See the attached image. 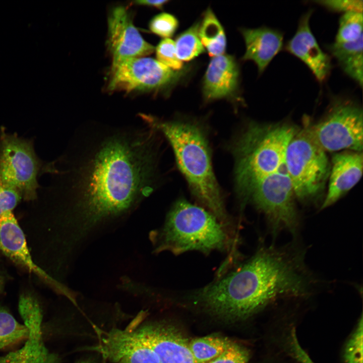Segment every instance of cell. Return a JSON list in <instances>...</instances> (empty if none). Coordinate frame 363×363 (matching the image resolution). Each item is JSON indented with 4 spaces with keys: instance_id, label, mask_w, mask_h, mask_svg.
I'll use <instances>...</instances> for the list:
<instances>
[{
    "instance_id": "1",
    "label": "cell",
    "mask_w": 363,
    "mask_h": 363,
    "mask_svg": "<svg viewBox=\"0 0 363 363\" xmlns=\"http://www.w3.org/2000/svg\"><path fill=\"white\" fill-rule=\"evenodd\" d=\"M157 131L144 126L81 125L58 167L53 188L66 200L77 238L134 210L158 186Z\"/></svg>"
},
{
    "instance_id": "2",
    "label": "cell",
    "mask_w": 363,
    "mask_h": 363,
    "mask_svg": "<svg viewBox=\"0 0 363 363\" xmlns=\"http://www.w3.org/2000/svg\"><path fill=\"white\" fill-rule=\"evenodd\" d=\"M284 282L277 267L258 252L239 268L196 291V302L215 316L236 321L279 298Z\"/></svg>"
},
{
    "instance_id": "3",
    "label": "cell",
    "mask_w": 363,
    "mask_h": 363,
    "mask_svg": "<svg viewBox=\"0 0 363 363\" xmlns=\"http://www.w3.org/2000/svg\"><path fill=\"white\" fill-rule=\"evenodd\" d=\"M139 117L145 125L165 135L193 194L222 224L225 223L227 215L223 199L201 129L191 123L165 121L149 114L140 113Z\"/></svg>"
},
{
    "instance_id": "4",
    "label": "cell",
    "mask_w": 363,
    "mask_h": 363,
    "mask_svg": "<svg viewBox=\"0 0 363 363\" xmlns=\"http://www.w3.org/2000/svg\"><path fill=\"white\" fill-rule=\"evenodd\" d=\"M295 134L293 127L285 124H253L240 135L233 150L241 196L247 198L259 181L284 165L287 146Z\"/></svg>"
},
{
    "instance_id": "5",
    "label": "cell",
    "mask_w": 363,
    "mask_h": 363,
    "mask_svg": "<svg viewBox=\"0 0 363 363\" xmlns=\"http://www.w3.org/2000/svg\"><path fill=\"white\" fill-rule=\"evenodd\" d=\"M228 237L222 224L203 208L180 200L172 207L158 236V251L174 254L223 250Z\"/></svg>"
},
{
    "instance_id": "6",
    "label": "cell",
    "mask_w": 363,
    "mask_h": 363,
    "mask_svg": "<svg viewBox=\"0 0 363 363\" xmlns=\"http://www.w3.org/2000/svg\"><path fill=\"white\" fill-rule=\"evenodd\" d=\"M285 165L293 192L301 199L317 194L330 173L325 152L305 130L295 134L289 142L285 152Z\"/></svg>"
},
{
    "instance_id": "7",
    "label": "cell",
    "mask_w": 363,
    "mask_h": 363,
    "mask_svg": "<svg viewBox=\"0 0 363 363\" xmlns=\"http://www.w3.org/2000/svg\"><path fill=\"white\" fill-rule=\"evenodd\" d=\"M320 122L305 130L325 152L362 150L363 120L361 108L350 100H338Z\"/></svg>"
},
{
    "instance_id": "8",
    "label": "cell",
    "mask_w": 363,
    "mask_h": 363,
    "mask_svg": "<svg viewBox=\"0 0 363 363\" xmlns=\"http://www.w3.org/2000/svg\"><path fill=\"white\" fill-rule=\"evenodd\" d=\"M40 166L31 141L1 130V184L17 191L25 200H33L37 196Z\"/></svg>"
},
{
    "instance_id": "9",
    "label": "cell",
    "mask_w": 363,
    "mask_h": 363,
    "mask_svg": "<svg viewBox=\"0 0 363 363\" xmlns=\"http://www.w3.org/2000/svg\"><path fill=\"white\" fill-rule=\"evenodd\" d=\"M186 73L183 69L173 70L151 57L132 58L111 65L107 88L128 93L166 91L177 85Z\"/></svg>"
},
{
    "instance_id": "10",
    "label": "cell",
    "mask_w": 363,
    "mask_h": 363,
    "mask_svg": "<svg viewBox=\"0 0 363 363\" xmlns=\"http://www.w3.org/2000/svg\"><path fill=\"white\" fill-rule=\"evenodd\" d=\"M293 193L284 163L278 170L259 181L248 197L266 215L274 231L280 227L293 231L297 225Z\"/></svg>"
},
{
    "instance_id": "11",
    "label": "cell",
    "mask_w": 363,
    "mask_h": 363,
    "mask_svg": "<svg viewBox=\"0 0 363 363\" xmlns=\"http://www.w3.org/2000/svg\"><path fill=\"white\" fill-rule=\"evenodd\" d=\"M107 26V45L112 57V65L132 58L145 57L155 50V47L143 38L125 7L117 6L111 10Z\"/></svg>"
},
{
    "instance_id": "12",
    "label": "cell",
    "mask_w": 363,
    "mask_h": 363,
    "mask_svg": "<svg viewBox=\"0 0 363 363\" xmlns=\"http://www.w3.org/2000/svg\"><path fill=\"white\" fill-rule=\"evenodd\" d=\"M97 332L99 343L94 348L105 359L113 363H160L149 345L132 330Z\"/></svg>"
},
{
    "instance_id": "13",
    "label": "cell",
    "mask_w": 363,
    "mask_h": 363,
    "mask_svg": "<svg viewBox=\"0 0 363 363\" xmlns=\"http://www.w3.org/2000/svg\"><path fill=\"white\" fill-rule=\"evenodd\" d=\"M0 250L13 262L35 274L74 304H77L73 295L65 286L33 261L24 234L12 211L6 212L0 218Z\"/></svg>"
},
{
    "instance_id": "14",
    "label": "cell",
    "mask_w": 363,
    "mask_h": 363,
    "mask_svg": "<svg viewBox=\"0 0 363 363\" xmlns=\"http://www.w3.org/2000/svg\"><path fill=\"white\" fill-rule=\"evenodd\" d=\"M132 330L149 345L160 363H196L190 341L173 326L149 323Z\"/></svg>"
},
{
    "instance_id": "15",
    "label": "cell",
    "mask_w": 363,
    "mask_h": 363,
    "mask_svg": "<svg viewBox=\"0 0 363 363\" xmlns=\"http://www.w3.org/2000/svg\"><path fill=\"white\" fill-rule=\"evenodd\" d=\"M313 10H310L300 18L293 36L285 48L301 60L311 71L317 80L323 82L329 75L332 64L329 56L320 47L310 25Z\"/></svg>"
},
{
    "instance_id": "16",
    "label": "cell",
    "mask_w": 363,
    "mask_h": 363,
    "mask_svg": "<svg viewBox=\"0 0 363 363\" xmlns=\"http://www.w3.org/2000/svg\"><path fill=\"white\" fill-rule=\"evenodd\" d=\"M239 69L233 56L212 57L204 75L202 92L206 101L235 97L239 89Z\"/></svg>"
},
{
    "instance_id": "17",
    "label": "cell",
    "mask_w": 363,
    "mask_h": 363,
    "mask_svg": "<svg viewBox=\"0 0 363 363\" xmlns=\"http://www.w3.org/2000/svg\"><path fill=\"white\" fill-rule=\"evenodd\" d=\"M327 196L321 209L336 202L360 180L362 174V152L345 151L334 154Z\"/></svg>"
},
{
    "instance_id": "18",
    "label": "cell",
    "mask_w": 363,
    "mask_h": 363,
    "mask_svg": "<svg viewBox=\"0 0 363 363\" xmlns=\"http://www.w3.org/2000/svg\"><path fill=\"white\" fill-rule=\"evenodd\" d=\"M246 51L243 60H251L256 65L258 72L262 73L277 54L282 49L283 33L267 27L241 28Z\"/></svg>"
},
{
    "instance_id": "19",
    "label": "cell",
    "mask_w": 363,
    "mask_h": 363,
    "mask_svg": "<svg viewBox=\"0 0 363 363\" xmlns=\"http://www.w3.org/2000/svg\"><path fill=\"white\" fill-rule=\"evenodd\" d=\"M42 321H31L25 325L29 336L20 349L0 356V363H58L57 355L51 353L42 338Z\"/></svg>"
},
{
    "instance_id": "20",
    "label": "cell",
    "mask_w": 363,
    "mask_h": 363,
    "mask_svg": "<svg viewBox=\"0 0 363 363\" xmlns=\"http://www.w3.org/2000/svg\"><path fill=\"white\" fill-rule=\"evenodd\" d=\"M328 49L338 64L349 77L361 87L362 85V37L342 42H334Z\"/></svg>"
},
{
    "instance_id": "21",
    "label": "cell",
    "mask_w": 363,
    "mask_h": 363,
    "mask_svg": "<svg viewBox=\"0 0 363 363\" xmlns=\"http://www.w3.org/2000/svg\"><path fill=\"white\" fill-rule=\"evenodd\" d=\"M199 35L210 56L224 53L226 48L225 31L211 8H208L204 14L201 23L199 24Z\"/></svg>"
},
{
    "instance_id": "22",
    "label": "cell",
    "mask_w": 363,
    "mask_h": 363,
    "mask_svg": "<svg viewBox=\"0 0 363 363\" xmlns=\"http://www.w3.org/2000/svg\"><path fill=\"white\" fill-rule=\"evenodd\" d=\"M227 337L218 335H210L198 337L189 341V346L196 363H208L233 343Z\"/></svg>"
},
{
    "instance_id": "23",
    "label": "cell",
    "mask_w": 363,
    "mask_h": 363,
    "mask_svg": "<svg viewBox=\"0 0 363 363\" xmlns=\"http://www.w3.org/2000/svg\"><path fill=\"white\" fill-rule=\"evenodd\" d=\"M29 336L27 328L17 321L10 312L0 306V349L15 344Z\"/></svg>"
},
{
    "instance_id": "24",
    "label": "cell",
    "mask_w": 363,
    "mask_h": 363,
    "mask_svg": "<svg viewBox=\"0 0 363 363\" xmlns=\"http://www.w3.org/2000/svg\"><path fill=\"white\" fill-rule=\"evenodd\" d=\"M199 24L195 23L175 39L177 56L182 62L190 61L205 51L199 35Z\"/></svg>"
},
{
    "instance_id": "25",
    "label": "cell",
    "mask_w": 363,
    "mask_h": 363,
    "mask_svg": "<svg viewBox=\"0 0 363 363\" xmlns=\"http://www.w3.org/2000/svg\"><path fill=\"white\" fill-rule=\"evenodd\" d=\"M362 12L350 11L343 13L334 42H342L362 37Z\"/></svg>"
},
{
    "instance_id": "26",
    "label": "cell",
    "mask_w": 363,
    "mask_h": 363,
    "mask_svg": "<svg viewBox=\"0 0 363 363\" xmlns=\"http://www.w3.org/2000/svg\"><path fill=\"white\" fill-rule=\"evenodd\" d=\"M362 317L345 344L343 358L345 363H362Z\"/></svg>"
},
{
    "instance_id": "27",
    "label": "cell",
    "mask_w": 363,
    "mask_h": 363,
    "mask_svg": "<svg viewBox=\"0 0 363 363\" xmlns=\"http://www.w3.org/2000/svg\"><path fill=\"white\" fill-rule=\"evenodd\" d=\"M157 60L174 70L183 69V63L177 56L174 41L170 38L162 39L155 48Z\"/></svg>"
},
{
    "instance_id": "28",
    "label": "cell",
    "mask_w": 363,
    "mask_h": 363,
    "mask_svg": "<svg viewBox=\"0 0 363 363\" xmlns=\"http://www.w3.org/2000/svg\"><path fill=\"white\" fill-rule=\"evenodd\" d=\"M178 25V21L174 15L164 12L153 17L149 22V27L152 33L164 39L172 36Z\"/></svg>"
},
{
    "instance_id": "29",
    "label": "cell",
    "mask_w": 363,
    "mask_h": 363,
    "mask_svg": "<svg viewBox=\"0 0 363 363\" xmlns=\"http://www.w3.org/2000/svg\"><path fill=\"white\" fill-rule=\"evenodd\" d=\"M249 359V350L233 342L224 351L208 363H248Z\"/></svg>"
},
{
    "instance_id": "30",
    "label": "cell",
    "mask_w": 363,
    "mask_h": 363,
    "mask_svg": "<svg viewBox=\"0 0 363 363\" xmlns=\"http://www.w3.org/2000/svg\"><path fill=\"white\" fill-rule=\"evenodd\" d=\"M315 2L333 12L343 13L350 11L362 12V0H323Z\"/></svg>"
},
{
    "instance_id": "31",
    "label": "cell",
    "mask_w": 363,
    "mask_h": 363,
    "mask_svg": "<svg viewBox=\"0 0 363 363\" xmlns=\"http://www.w3.org/2000/svg\"><path fill=\"white\" fill-rule=\"evenodd\" d=\"M22 199L18 192L0 184V218L6 212L12 211Z\"/></svg>"
},
{
    "instance_id": "32",
    "label": "cell",
    "mask_w": 363,
    "mask_h": 363,
    "mask_svg": "<svg viewBox=\"0 0 363 363\" xmlns=\"http://www.w3.org/2000/svg\"><path fill=\"white\" fill-rule=\"evenodd\" d=\"M168 1L167 0H161V1H154V0H143V1H136L134 2L135 4L141 6H146L149 7H154L157 9H161L163 6H164Z\"/></svg>"
},
{
    "instance_id": "33",
    "label": "cell",
    "mask_w": 363,
    "mask_h": 363,
    "mask_svg": "<svg viewBox=\"0 0 363 363\" xmlns=\"http://www.w3.org/2000/svg\"><path fill=\"white\" fill-rule=\"evenodd\" d=\"M76 363H96V360L92 358H89L80 360Z\"/></svg>"
},
{
    "instance_id": "34",
    "label": "cell",
    "mask_w": 363,
    "mask_h": 363,
    "mask_svg": "<svg viewBox=\"0 0 363 363\" xmlns=\"http://www.w3.org/2000/svg\"><path fill=\"white\" fill-rule=\"evenodd\" d=\"M4 280L3 275L0 273V292L3 290L4 287Z\"/></svg>"
}]
</instances>
